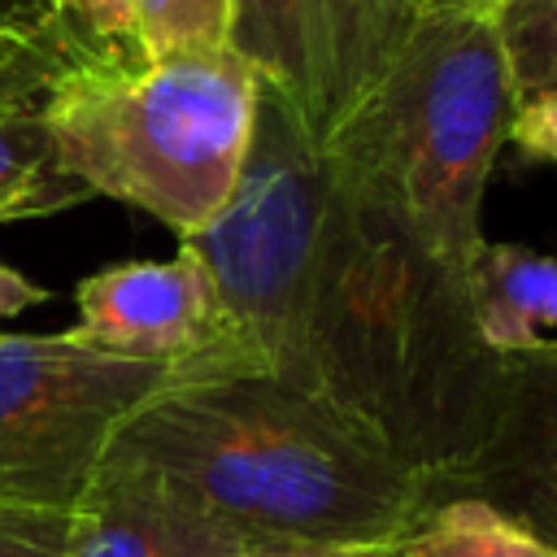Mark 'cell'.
<instances>
[{"instance_id":"6da1fadb","label":"cell","mask_w":557,"mask_h":557,"mask_svg":"<svg viewBox=\"0 0 557 557\" xmlns=\"http://www.w3.org/2000/svg\"><path fill=\"white\" fill-rule=\"evenodd\" d=\"M183 248L261 370L366 426L440 505L505 361L474 335L461 270L352 191L270 83L226 209Z\"/></svg>"},{"instance_id":"7a4b0ae2","label":"cell","mask_w":557,"mask_h":557,"mask_svg":"<svg viewBox=\"0 0 557 557\" xmlns=\"http://www.w3.org/2000/svg\"><path fill=\"white\" fill-rule=\"evenodd\" d=\"M252 544L396 548L435 509V487L366 426L274 374L183 379L113 435Z\"/></svg>"},{"instance_id":"3957f363","label":"cell","mask_w":557,"mask_h":557,"mask_svg":"<svg viewBox=\"0 0 557 557\" xmlns=\"http://www.w3.org/2000/svg\"><path fill=\"white\" fill-rule=\"evenodd\" d=\"M257 87L235 48L148 57L83 39L44 109L57 170L83 196L122 200L191 239L239 183Z\"/></svg>"},{"instance_id":"277c9868","label":"cell","mask_w":557,"mask_h":557,"mask_svg":"<svg viewBox=\"0 0 557 557\" xmlns=\"http://www.w3.org/2000/svg\"><path fill=\"white\" fill-rule=\"evenodd\" d=\"M513 87L496 13L431 0L370 96L322 144L331 170L466 270L483 244L479 209L505 144Z\"/></svg>"},{"instance_id":"5b68a950","label":"cell","mask_w":557,"mask_h":557,"mask_svg":"<svg viewBox=\"0 0 557 557\" xmlns=\"http://www.w3.org/2000/svg\"><path fill=\"white\" fill-rule=\"evenodd\" d=\"M170 366L104 357L61 335H0V500L74 509L117 426Z\"/></svg>"},{"instance_id":"8992f818","label":"cell","mask_w":557,"mask_h":557,"mask_svg":"<svg viewBox=\"0 0 557 557\" xmlns=\"http://www.w3.org/2000/svg\"><path fill=\"white\" fill-rule=\"evenodd\" d=\"M431 0H231V48L326 144Z\"/></svg>"},{"instance_id":"52a82bcc","label":"cell","mask_w":557,"mask_h":557,"mask_svg":"<svg viewBox=\"0 0 557 557\" xmlns=\"http://www.w3.org/2000/svg\"><path fill=\"white\" fill-rule=\"evenodd\" d=\"M74 344L170 366L183 379H222V374H265L248 344L231 331L218 300L213 274L191 248H178L170 261H122L87 274L74 287Z\"/></svg>"},{"instance_id":"ba28073f","label":"cell","mask_w":557,"mask_h":557,"mask_svg":"<svg viewBox=\"0 0 557 557\" xmlns=\"http://www.w3.org/2000/svg\"><path fill=\"white\" fill-rule=\"evenodd\" d=\"M444 496H474L557 553V361H505L483 435L444 474Z\"/></svg>"},{"instance_id":"9c48e42d","label":"cell","mask_w":557,"mask_h":557,"mask_svg":"<svg viewBox=\"0 0 557 557\" xmlns=\"http://www.w3.org/2000/svg\"><path fill=\"white\" fill-rule=\"evenodd\" d=\"M83 39L44 0H26L0 17V222L44 218L87 200L57 170L44 117L48 91Z\"/></svg>"},{"instance_id":"30bf717a","label":"cell","mask_w":557,"mask_h":557,"mask_svg":"<svg viewBox=\"0 0 557 557\" xmlns=\"http://www.w3.org/2000/svg\"><path fill=\"white\" fill-rule=\"evenodd\" d=\"M61 557H235L252 548L231 522L209 513L157 470L104 457L74 500Z\"/></svg>"},{"instance_id":"8fae6325","label":"cell","mask_w":557,"mask_h":557,"mask_svg":"<svg viewBox=\"0 0 557 557\" xmlns=\"http://www.w3.org/2000/svg\"><path fill=\"white\" fill-rule=\"evenodd\" d=\"M461 283L474 335L492 357L557 361V257L483 239Z\"/></svg>"},{"instance_id":"7c38bea8","label":"cell","mask_w":557,"mask_h":557,"mask_svg":"<svg viewBox=\"0 0 557 557\" xmlns=\"http://www.w3.org/2000/svg\"><path fill=\"white\" fill-rule=\"evenodd\" d=\"M396 557H557L531 531L474 496H444Z\"/></svg>"},{"instance_id":"4fadbf2b","label":"cell","mask_w":557,"mask_h":557,"mask_svg":"<svg viewBox=\"0 0 557 557\" xmlns=\"http://www.w3.org/2000/svg\"><path fill=\"white\" fill-rule=\"evenodd\" d=\"M509 87L518 96H557V0H505L496 9Z\"/></svg>"},{"instance_id":"5bb4252c","label":"cell","mask_w":557,"mask_h":557,"mask_svg":"<svg viewBox=\"0 0 557 557\" xmlns=\"http://www.w3.org/2000/svg\"><path fill=\"white\" fill-rule=\"evenodd\" d=\"M131 39L148 57L231 48V0H135Z\"/></svg>"},{"instance_id":"9a60e30c","label":"cell","mask_w":557,"mask_h":557,"mask_svg":"<svg viewBox=\"0 0 557 557\" xmlns=\"http://www.w3.org/2000/svg\"><path fill=\"white\" fill-rule=\"evenodd\" d=\"M70 509L0 500V557H61L70 544Z\"/></svg>"},{"instance_id":"2e32d148","label":"cell","mask_w":557,"mask_h":557,"mask_svg":"<svg viewBox=\"0 0 557 557\" xmlns=\"http://www.w3.org/2000/svg\"><path fill=\"white\" fill-rule=\"evenodd\" d=\"M52 13H61L74 30L100 44H135V0H44Z\"/></svg>"},{"instance_id":"e0dca14e","label":"cell","mask_w":557,"mask_h":557,"mask_svg":"<svg viewBox=\"0 0 557 557\" xmlns=\"http://www.w3.org/2000/svg\"><path fill=\"white\" fill-rule=\"evenodd\" d=\"M505 139H513L527 157L557 165V96H518Z\"/></svg>"},{"instance_id":"ac0fdd59","label":"cell","mask_w":557,"mask_h":557,"mask_svg":"<svg viewBox=\"0 0 557 557\" xmlns=\"http://www.w3.org/2000/svg\"><path fill=\"white\" fill-rule=\"evenodd\" d=\"M44 300H48V292L39 283H30L22 270L0 261V318H17V313H26V309H35Z\"/></svg>"},{"instance_id":"d6986e66","label":"cell","mask_w":557,"mask_h":557,"mask_svg":"<svg viewBox=\"0 0 557 557\" xmlns=\"http://www.w3.org/2000/svg\"><path fill=\"white\" fill-rule=\"evenodd\" d=\"M235 557H396V548H313V544H252Z\"/></svg>"},{"instance_id":"ffe728a7","label":"cell","mask_w":557,"mask_h":557,"mask_svg":"<svg viewBox=\"0 0 557 557\" xmlns=\"http://www.w3.org/2000/svg\"><path fill=\"white\" fill-rule=\"evenodd\" d=\"M466 4H479V9H487V13H496L505 0H466Z\"/></svg>"},{"instance_id":"44dd1931","label":"cell","mask_w":557,"mask_h":557,"mask_svg":"<svg viewBox=\"0 0 557 557\" xmlns=\"http://www.w3.org/2000/svg\"><path fill=\"white\" fill-rule=\"evenodd\" d=\"M17 4H26V0H0V17H4L9 9H17Z\"/></svg>"}]
</instances>
